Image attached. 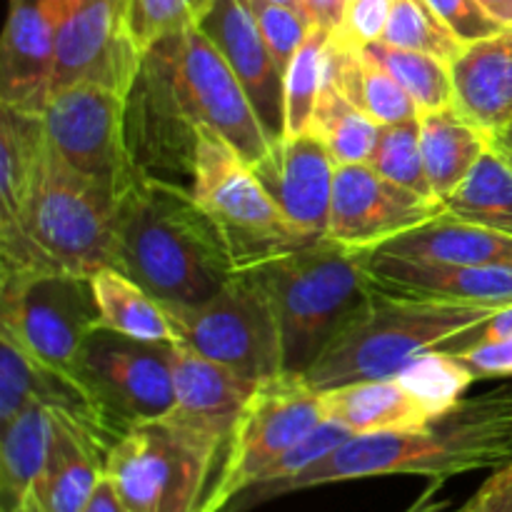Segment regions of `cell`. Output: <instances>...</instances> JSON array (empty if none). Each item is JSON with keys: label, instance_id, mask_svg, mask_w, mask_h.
Returning <instances> with one entry per match:
<instances>
[{"label": "cell", "instance_id": "obj_37", "mask_svg": "<svg viewBox=\"0 0 512 512\" xmlns=\"http://www.w3.org/2000/svg\"><path fill=\"white\" fill-rule=\"evenodd\" d=\"M213 0H123L125 33L140 53L165 35L198 23Z\"/></svg>", "mask_w": 512, "mask_h": 512}, {"label": "cell", "instance_id": "obj_29", "mask_svg": "<svg viewBox=\"0 0 512 512\" xmlns=\"http://www.w3.org/2000/svg\"><path fill=\"white\" fill-rule=\"evenodd\" d=\"M93 293L98 303V330H113L148 343H175L163 303L118 268L98 270L93 275Z\"/></svg>", "mask_w": 512, "mask_h": 512}, {"label": "cell", "instance_id": "obj_30", "mask_svg": "<svg viewBox=\"0 0 512 512\" xmlns=\"http://www.w3.org/2000/svg\"><path fill=\"white\" fill-rule=\"evenodd\" d=\"M48 150L43 118L0 103V220H13Z\"/></svg>", "mask_w": 512, "mask_h": 512}, {"label": "cell", "instance_id": "obj_48", "mask_svg": "<svg viewBox=\"0 0 512 512\" xmlns=\"http://www.w3.org/2000/svg\"><path fill=\"white\" fill-rule=\"evenodd\" d=\"M493 150L512 168V120L498 133H493Z\"/></svg>", "mask_w": 512, "mask_h": 512}, {"label": "cell", "instance_id": "obj_45", "mask_svg": "<svg viewBox=\"0 0 512 512\" xmlns=\"http://www.w3.org/2000/svg\"><path fill=\"white\" fill-rule=\"evenodd\" d=\"M470 335H473V338H488V340L512 338V305H508V308H500L493 318L485 320V323L480 325V328H475Z\"/></svg>", "mask_w": 512, "mask_h": 512}, {"label": "cell", "instance_id": "obj_5", "mask_svg": "<svg viewBox=\"0 0 512 512\" xmlns=\"http://www.w3.org/2000/svg\"><path fill=\"white\" fill-rule=\"evenodd\" d=\"M115 205L48 145L18 215L0 230H20L58 270L95 275L115 268Z\"/></svg>", "mask_w": 512, "mask_h": 512}, {"label": "cell", "instance_id": "obj_10", "mask_svg": "<svg viewBox=\"0 0 512 512\" xmlns=\"http://www.w3.org/2000/svg\"><path fill=\"white\" fill-rule=\"evenodd\" d=\"M75 378L85 385L110 438L118 443L130 428L173 410V343H148L100 328L80 348Z\"/></svg>", "mask_w": 512, "mask_h": 512}, {"label": "cell", "instance_id": "obj_36", "mask_svg": "<svg viewBox=\"0 0 512 512\" xmlns=\"http://www.w3.org/2000/svg\"><path fill=\"white\" fill-rule=\"evenodd\" d=\"M383 43L435 55L445 63H453L465 50L453 30L430 8L428 0H393Z\"/></svg>", "mask_w": 512, "mask_h": 512}, {"label": "cell", "instance_id": "obj_51", "mask_svg": "<svg viewBox=\"0 0 512 512\" xmlns=\"http://www.w3.org/2000/svg\"><path fill=\"white\" fill-rule=\"evenodd\" d=\"M345 3H350V0H343V5H345Z\"/></svg>", "mask_w": 512, "mask_h": 512}, {"label": "cell", "instance_id": "obj_9", "mask_svg": "<svg viewBox=\"0 0 512 512\" xmlns=\"http://www.w3.org/2000/svg\"><path fill=\"white\" fill-rule=\"evenodd\" d=\"M148 50L158 55L180 108L195 128L225 140L250 168L268 155L273 143L243 83L198 23L165 35Z\"/></svg>", "mask_w": 512, "mask_h": 512}, {"label": "cell", "instance_id": "obj_41", "mask_svg": "<svg viewBox=\"0 0 512 512\" xmlns=\"http://www.w3.org/2000/svg\"><path fill=\"white\" fill-rule=\"evenodd\" d=\"M480 378H510L512 375V338H473L460 350H453Z\"/></svg>", "mask_w": 512, "mask_h": 512}, {"label": "cell", "instance_id": "obj_17", "mask_svg": "<svg viewBox=\"0 0 512 512\" xmlns=\"http://www.w3.org/2000/svg\"><path fill=\"white\" fill-rule=\"evenodd\" d=\"M173 380L175 405L165 420L205 448L225 455L260 383H253L180 343H173Z\"/></svg>", "mask_w": 512, "mask_h": 512}, {"label": "cell", "instance_id": "obj_27", "mask_svg": "<svg viewBox=\"0 0 512 512\" xmlns=\"http://www.w3.org/2000/svg\"><path fill=\"white\" fill-rule=\"evenodd\" d=\"M420 145L430 188L443 203L493 148V135L450 105L420 113Z\"/></svg>", "mask_w": 512, "mask_h": 512}, {"label": "cell", "instance_id": "obj_26", "mask_svg": "<svg viewBox=\"0 0 512 512\" xmlns=\"http://www.w3.org/2000/svg\"><path fill=\"white\" fill-rule=\"evenodd\" d=\"M375 253L433 260L450 265H503L512 268V238L448 213L385 240Z\"/></svg>", "mask_w": 512, "mask_h": 512}, {"label": "cell", "instance_id": "obj_25", "mask_svg": "<svg viewBox=\"0 0 512 512\" xmlns=\"http://www.w3.org/2000/svg\"><path fill=\"white\" fill-rule=\"evenodd\" d=\"M325 418L345 425L353 435L410 430L438 418L403 378L365 380L320 393Z\"/></svg>", "mask_w": 512, "mask_h": 512}, {"label": "cell", "instance_id": "obj_2", "mask_svg": "<svg viewBox=\"0 0 512 512\" xmlns=\"http://www.w3.org/2000/svg\"><path fill=\"white\" fill-rule=\"evenodd\" d=\"M115 268L163 305H200L235 263L193 193L135 175L115 205Z\"/></svg>", "mask_w": 512, "mask_h": 512}, {"label": "cell", "instance_id": "obj_7", "mask_svg": "<svg viewBox=\"0 0 512 512\" xmlns=\"http://www.w3.org/2000/svg\"><path fill=\"white\" fill-rule=\"evenodd\" d=\"M175 343L253 380L283 375V343L263 285L245 268L200 305H163Z\"/></svg>", "mask_w": 512, "mask_h": 512}, {"label": "cell", "instance_id": "obj_19", "mask_svg": "<svg viewBox=\"0 0 512 512\" xmlns=\"http://www.w3.org/2000/svg\"><path fill=\"white\" fill-rule=\"evenodd\" d=\"M335 170L338 163L313 133L283 135L270 145L268 155L253 165V173L285 218L315 240L328 235Z\"/></svg>", "mask_w": 512, "mask_h": 512}, {"label": "cell", "instance_id": "obj_15", "mask_svg": "<svg viewBox=\"0 0 512 512\" xmlns=\"http://www.w3.org/2000/svg\"><path fill=\"white\" fill-rule=\"evenodd\" d=\"M140 60L143 53L125 33L123 0H63L53 93L78 83H98L128 95Z\"/></svg>", "mask_w": 512, "mask_h": 512}, {"label": "cell", "instance_id": "obj_47", "mask_svg": "<svg viewBox=\"0 0 512 512\" xmlns=\"http://www.w3.org/2000/svg\"><path fill=\"white\" fill-rule=\"evenodd\" d=\"M485 13L498 20L505 30H512V0H478Z\"/></svg>", "mask_w": 512, "mask_h": 512}, {"label": "cell", "instance_id": "obj_8", "mask_svg": "<svg viewBox=\"0 0 512 512\" xmlns=\"http://www.w3.org/2000/svg\"><path fill=\"white\" fill-rule=\"evenodd\" d=\"M220 455L165 418L130 428L105 458L128 512H200Z\"/></svg>", "mask_w": 512, "mask_h": 512}, {"label": "cell", "instance_id": "obj_49", "mask_svg": "<svg viewBox=\"0 0 512 512\" xmlns=\"http://www.w3.org/2000/svg\"><path fill=\"white\" fill-rule=\"evenodd\" d=\"M273 3H280V5H288V8H295V10H303V0H273Z\"/></svg>", "mask_w": 512, "mask_h": 512}, {"label": "cell", "instance_id": "obj_21", "mask_svg": "<svg viewBox=\"0 0 512 512\" xmlns=\"http://www.w3.org/2000/svg\"><path fill=\"white\" fill-rule=\"evenodd\" d=\"M365 255H368L370 278L383 293L488 305V308L512 305V268L433 263V260L375 253V250H365Z\"/></svg>", "mask_w": 512, "mask_h": 512}, {"label": "cell", "instance_id": "obj_42", "mask_svg": "<svg viewBox=\"0 0 512 512\" xmlns=\"http://www.w3.org/2000/svg\"><path fill=\"white\" fill-rule=\"evenodd\" d=\"M458 512H512V463L495 470Z\"/></svg>", "mask_w": 512, "mask_h": 512}, {"label": "cell", "instance_id": "obj_32", "mask_svg": "<svg viewBox=\"0 0 512 512\" xmlns=\"http://www.w3.org/2000/svg\"><path fill=\"white\" fill-rule=\"evenodd\" d=\"M380 123L355 105L338 85L325 80L315 105L310 133L318 135L338 165L368 163Z\"/></svg>", "mask_w": 512, "mask_h": 512}, {"label": "cell", "instance_id": "obj_40", "mask_svg": "<svg viewBox=\"0 0 512 512\" xmlns=\"http://www.w3.org/2000/svg\"><path fill=\"white\" fill-rule=\"evenodd\" d=\"M428 5L465 48L505 33L503 25L490 18L478 0H428Z\"/></svg>", "mask_w": 512, "mask_h": 512}, {"label": "cell", "instance_id": "obj_24", "mask_svg": "<svg viewBox=\"0 0 512 512\" xmlns=\"http://www.w3.org/2000/svg\"><path fill=\"white\" fill-rule=\"evenodd\" d=\"M455 108L490 135L512 120V30L468 45L450 63Z\"/></svg>", "mask_w": 512, "mask_h": 512}, {"label": "cell", "instance_id": "obj_23", "mask_svg": "<svg viewBox=\"0 0 512 512\" xmlns=\"http://www.w3.org/2000/svg\"><path fill=\"white\" fill-rule=\"evenodd\" d=\"M108 448L80 420L50 410L48 460L18 512H83L105 475Z\"/></svg>", "mask_w": 512, "mask_h": 512}, {"label": "cell", "instance_id": "obj_33", "mask_svg": "<svg viewBox=\"0 0 512 512\" xmlns=\"http://www.w3.org/2000/svg\"><path fill=\"white\" fill-rule=\"evenodd\" d=\"M363 50L403 85L420 113L450 108L455 103L453 75H450V63L445 60L418 50L398 48L383 40L365 45Z\"/></svg>", "mask_w": 512, "mask_h": 512}, {"label": "cell", "instance_id": "obj_39", "mask_svg": "<svg viewBox=\"0 0 512 512\" xmlns=\"http://www.w3.org/2000/svg\"><path fill=\"white\" fill-rule=\"evenodd\" d=\"M390 10H393V0H350L345 3L343 18L333 30V38L350 48L378 43L388 28Z\"/></svg>", "mask_w": 512, "mask_h": 512}, {"label": "cell", "instance_id": "obj_34", "mask_svg": "<svg viewBox=\"0 0 512 512\" xmlns=\"http://www.w3.org/2000/svg\"><path fill=\"white\" fill-rule=\"evenodd\" d=\"M330 35V28L313 25L285 70V135L310 133L315 105L325 85Z\"/></svg>", "mask_w": 512, "mask_h": 512}, {"label": "cell", "instance_id": "obj_38", "mask_svg": "<svg viewBox=\"0 0 512 512\" xmlns=\"http://www.w3.org/2000/svg\"><path fill=\"white\" fill-rule=\"evenodd\" d=\"M245 3H248L265 43L270 45V50H273L275 60H278L280 70L285 75L293 55L298 53L303 40L308 38L310 28H313V20L303 10L288 8V5L273 3V0H245Z\"/></svg>", "mask_w": 512, "mask_h": 512}, {"label": "cell", "instance_id": "obj_20", "mask_svg": "<svg viewBox=\"0 0 512 512\" xmlns=\"http://www.w3.org/2000/svg\"><path fill=\"white\" fill-rule=\"evenodd\" d=\"M63 0H10L0 55V103L43 113L53 93Z\"/></svg>", "mask_w": 512, "mask_h": 512}, {"label": "cell", "instance_id": "obj_50", "mask_svg": "<svg viewBox=\"0 0 512 512\" xmlns=\"http://www.w3.org/2000/svg\"><path fill=\"white\" fill-rule=\"evenodd\" d=\"M200 512H210L208 508H205V505H203V508H200Z\"/></svg>", "mask_w": 512, "mask_h": 512}, {"label": "cell", "instance_id": "obj_11", "mask_svg": "<svg viewBox=\"0 0 512 512\" xmlns=\"http://www.w3.org/2000/svg\"><path fill=\"white\" fill-rule=\"evenodd\" d=\"M0 328L40 363L75 375L80 348L98 330L93 275L68 270L0 275Z\"/></svg>", "mask_w": 512, "mask_h": 512}, {"label": "cell", "instance_id": "obj_22", "mask_svg": "<svg viewBox=\"0 0 512 512\" xmlns=\"http://www.w3.org/2000/svg\"><path fill=\"white\" fill-rule=\"evenodd\" d=\"M30 400L73 415L108 450L115 445L85 385L75 375L40 363L8 330L0 328V425L13 420Z\"/></svg>", "mask_w": 512, "mask_h": 512}, {"label": "cell", "instance_id": "obj_44", "mask_svg": "<svg viewBox=\"0 0 512 512\" xmlns=\"http://www.w3.org/2000/svg\"><path fill=\"white\" fill-rule=\"evenodd\" d=\"M83 512H128L125 505L120 503L118 493H115L113 483L108 480V475H103L98 483V488L90 495L88 505H85Z\"/></svg>", "mask_w": 512, "mask_h": 512}, {"label": "cell", "instance_id": "obj_31", "mask_svg": "<svg viewBox=\"0 0 512 512\" xmlns=\"http://www.w3.org/2000/svg\"><path fill=\"white\" fill-rule=\"evenodd\" d=\"M443 213L512 238V168L493 148L443 200Z\"/></svg>", "mask_w": 512, "mask_h": 512}, {"label": "cell", "instance_id": "obj_12", "mask_svg": "<svg viewBox=\"0 0 512 512\" xmlns=\"http://www.w3.org/2000/svg\"><path fill=\"white\" fill-rule=\"evenodd\" d=\"M325 420L323 398L305 383L303 375L283 373L260 383L225 450L218 478L203 503L205 508L223 512L270 463L308 438Z\"/></svg>", "mask_w": 512, "mask_h": 512}, {"label": "cell", "instance_id": "obj_3", "mask_svg": "<svg viewBox=\"0 0 512 512\" xmlns=\"http://www.w3.org/2000/svg\"><path fill=\"white\" fill-rule=\"evenodd\" d=\"M245 270L263 285L273 305L288 375L308 373L375 293L365 250L328 238Z\"/></svg>", "mask_w": 512, "mask_h": 512}, {"label": "cell", "instance_id": "obj_4", "mask_svg": "<svg viewBox=\"0 0 512 512\" xmlns=\"http://www.w3.org/2000/svg\"><path fill=\"white\" fill-rule=\"evenodd\" d=\"M498 310L375 288L368 305L335 335L303 380L323 393L340 385L398 378L413 360L470 335Z\"/></svg>", "mask_w": 512, "mask_h": 512}, {"label": "cell", "instance_id": "obj_28", "mask_svg": "<svg viewBox=\"0 0 512 512\" xmlns=\"http://www.w3.org/2000/svg\"><path fill=\"white\" fill-rule=\"evenodd\" d=\"M0 428V512H18L48 460L50 408L30 400Z\"/></svg>", "mask_w": 512, "mask_h": 512}, {"label": "cell", "instance_id": "obj_16", "mask_svg": "<svg viewBox=\"0 0 512 512\" xmlns=\"http://www.w3.org/2000/svg\"><path fill=\"white\" fill-rule=\"evenodd\" d=\"M440 213V200L423 198L383 178L373 165H338L325 238L345 248L373 250L405 230L438 218Z\"/></svg>", "mask_w": 512, "mask_h": 512}, {"label": "cell", "instance_id": "obj_14", "mask_svg": "<svg viewBox=\"0 0 512 512\" xmlns=\"http://www.w3.org/2000/svg\"><path fill=\"white\" fill-rule=\"evenodd\" d=\"M200 130L190 123L153 50H145L140 70L125 95V143L140 178L193 188Z\"/></svg>", "mask_w": 512, "mask_h": 512}, {"label": "cell", "instance_id": "obj_46", "mask_svg": "<svg viewBox=\"0 0 512 512\" xmlns=\"http://www.w3.org/2000/svg\"><path fill=\"white\" fill-rule=\"evenodd\" d=\"M440 488H443V480H433V483H430V488L425 490V493L420 495V498L415 500V503L410 505V508L405 512H438V510H443L448 503H443V500H435V493H438Z\"/></svg>", "mask_w": 512, "mask_h": 512}, {"label": "cell", "instance_id": "obj_43", "mask_svg": "<svg viewBox=\"0 0 512 512\" xmlns=\"http://www.w3.org/2000/svg\"><path fill=\"white\" fill-rule=\"evenodd\" d=\"M305 15L313 20V25H323V28L335 30L340 18H343V0H303Z\"/></svg>", "mask_w": 512, "mask_h": 512}, {"label": "cell", "instance_id": "obj_13", "mask_svg": "<svg viewBox=\"0 0 512 512\" xmlns=\"http://www.w3.org/2000/svg\"><path fill=\"white\" fill-rule=\"evenodd\" d=\"M40 118L53 153L118 203L135 180L125 143V95L98 83L70 85L50 95Z\"/></svg>", "mask_w": 512, "mask_h": 512}, {"label": "cell", "instance_id": "obj_18", "mask_svg": "<svg viewBox=\"0 0 512 512\" xmlns=\"http://www.w3.org/2000/svg\"><path fill=\"white\" fill-rule=\"evenodd\" d=\"M225 63L243 83L270 143L285 135V75L245 0H213L198 18Z\"/></svg>", "mask_w": 512, "mask_h": 512}, {"label": "cell", "instance_id": "obj_6", "mask_svg": "<svg viewBox=\"0 0 512 512\" xmlns=\"http://www.w3.org/2000/svg\"><path fill=\"white\" fill-rule=\"evenodd\" d=\"M190 193L215 223L238 270L318 243L285 218L253 168L208 130H200Z\"/></svg>", "mask_w": 512, "mask_h": 512}, {"label": "cell", "instance_id": "obj_1", "mask_svg": "<svg viewBox=\"0 0 512 512\" xmlns=\"http://www.w3.org/2000/svg\"><path fill=\"white\" fill-rule=\"evenodd\" d=\"M508 463H512V385H503L485 395L460 398L420 428L353 435L295 478L243 490L223 512H245L280 495L330 483L385 475L445 480L473 470H498Z\"/></svg>", "mask_w": 512, "mask_h": 512}, {"label": "cell", "instance_id": "obj_35", "mask_svg": "<svg viewBox=\"0 0 512 512\" xmlns=\"http://www.w3.org/2000/svg\"><path fill=\"white\" fill-rule=\"evenodd\" d=\"M368 165H373L383 178L393 180V183L403 185V188L413 190L423 198L438 200L430 188L428 173H425L423 145H420V115L400 120V123L380 125Z\"/></svg>", "mask_w": 512, "mask_h": 512}]
</instances>
